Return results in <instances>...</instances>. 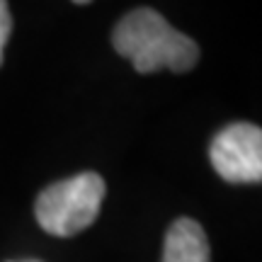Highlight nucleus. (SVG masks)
I'll return each instance as SVG.
<instances>
[{
  "label": "nucleus",
  "mask_w": 262,
  "mask_h": 262,
  "mask_svg": "<svg viewBox=\"0 0 262 262\" xmlns=\"http://www.w3.org/2000/svg\"><path fill=\"white\" fill-rule=\"evenodd\" d=\"M112 47L129 58L139 73H158L168 68L185 73L199 61V47L150 8L131 10L112 32Z\"/></svg>",
  "instance_id": "obj_1"
},
{
  "label": "nucleus",
  "mask_w": 262,
  "mask_h": 262,
  "mask_svg": "<svg viewBox=\"0 0 262 262\" xmlns=\"http://www.w3.org/2000/svg\"><path fill=\"white\" fill-rule=\"evenodd\" d=\"M104 189V180L97 172H80L54 182L37 196L34 216L47 233L61 238L75 235L100 216Z\"/></svg>",
  "instance_id": "obj_2"
},
{
  "label": "nucleus",
  "mask_w": 262,
  "mask_h": 262,
  "mask_svg": "<svg viewBox=\"0 0 262 262\" xmlns=\"http://www.w3.org/2000/svg\"><path fill=\"white\" fill-rule=\"evenodd\" d=\"M209 158L214 170L231 185H253L262 180V131L238 122L221 129L211 141Z\"/></svg>",
  "instance_id": "obj_3"
},
{
  "label": "nucleus",
  "mask_w": 262,
  "mask_h": 262,
  "mask_svg": "<svg viewBox=\"0 0 262 262\" xmlns=\"http://www.w3.org/2000/svg\"><path fill=\"white\" fill-rule=\"evenodd\" d=\"M163 262H211L209 238L194 219H178L168 228Z\"/></svg>",
  "instance_id": "obj_4"
},
{
  "label": "nucleus",
  "mask_w": 262,
  "mask_h": 262,
  "mask_svg": "<svg viewBox=\"0 0 262 262\" xmlns=\"http://www.w3.org/2000/svg\"><path fill=\"white\" fill-rule=\"evenodd\" d=\"M12 32V15H10L8 0H0V66H3V51Z\"/></svg>",
  "instance_id": "obj_5"
},
{
  "label": "nucleus",
  "mask_w": 262,
  "mask_h": 262,
  "mask_svg": "<svg viewBox=\"0 0 262 262\" xmlns=\"http://www.w3.org/2000/svg\"><path fill=\"white\" fill-rule=\"evenodd\" d=\"M73 3H78V5H85V3H90V0H73Z\"/></svg>",
  "instance_id": "obj_6"
},
{
  "label": "nucleus",
  "mask_w": 262,
  "mask_h": 262,
  "mask_svg": "<svg viewBox=\"0 0 262 262\" xmlns=\"http://www.w3.org/2000/svg\"><path fill=\"white\" fill-rule=\"evenodd\" d=\"M27 262H37V260H27Z\"/></svg>",
  "instance_id": "obj_7"
}]
</instances>
